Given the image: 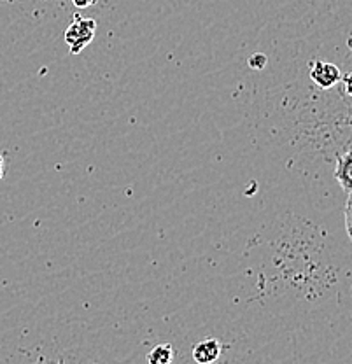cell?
<instances>
[{
    "mask_svg": "<svg viewBox=\"0 0 352 364\" xmlns=\"http://www.w3.org/2000/svg\"><path fill=\"white\" fill-rule=\"evenodd\" d=\"M221 343L215 338H206L193 347V359L198 364H214L221 355Z\"/></svg>",
    "mask_w": 352,
    "mask_h": 364,
    "instance_id": "obj_3",
    "label": "cell"
},
{
    "mask_svg": "<svg viewBox=\"0 0 352 364\" xmlns=\"http://www.w3.org/2000/svg\"><path fill=\"white\" fill-rule=\"evenodd\" d=\"M335 179L342 186L343 191L351 195V153L349 149L342 153L336 159V168H335Z\"/></svg>",
    "mask_w": 352,
    "mask_h": 364,
    "instance_id": "obj_4",
    "label": "cell"
},
{
    "mask_svg": "<svg viewBox=\"0 0 352 364\" xmlns=\"http://www.w3.org/2000/svg\"><path fill=\"white\" fill-rule=\"evenodd\" d=\"M174 348L170 343L156 345L153 350L147 354V364H172Z\"/></svg>",
    "mask_w": 352,
    "mask_h": 364,
    "instance_id": "obj_5",
    "label": "cell"
},
{
    "mask_svg": "<svg viewBox=\"0 0 352 364\" xmlns=\"http://www.w3.org/2000/svg\"><path fill=\"white\" fill-rule=\"evenodd\" d=\"M346 230H347V235L351 237V195H347V203H346Z\"/></svg>",
    "mask_w": 352,
    "mask_h": 364,
    "instance_id": "obj_7",
    "label": "cell"
},
{
    "mask_svg": "<svg viewBox=\"0 0 352 364\" xmlns=\"http://www.w3.org/2000/svg\"><path fill=\"white\" fill-rule=\"evenodd\" d=\"M72 2H74V6L75 7H90V6H93L95 2H97V0H72Z\"/></svg>",
    "mask_w": 352,
    "mask_h": 364,
    "instance_id": "obj_8",
    "label": "cell"
},
{
    "mask_svg": "<svg viewBox=\"0 0 352 364\" xmlns=\"http://www.w3.org/2000/svg\"><path fill=\"white\" fill-rule=\"evenodd\" d=\"M2 177H4V159L0 156V179H2Z\"/></svg>",
    "mask_w": 352,
    "mask_h": 364,
    "instance_id": "obj_9",
    "label": "cell"
},
{
    "mask_svg": "<svg viewBox=\"0 0 352 364\" xmlns=\"http://www.w3.org/2000/svg\"><path fill=\"white\" fill-rule=\"evenodd\" d=\"M95 32H97V21L92 18L75 16V20L65 30V43L69 46L70 55H79L86 46H90Z\"/></svg>",
    "mask_w": 352,
    "mask_h": 364,
    "instance_id": "obj_1",
    "label": "cell"
},
{
    "mask_svg": "<svg viewBox=\"0 0 352 364\" xmlns=\"http://www.w3.org/2000/svg\"><path fill=\"white\" fill-rule=\"evenodd\" d=\"M310 79L314 81V85L321 90H329L333 86H336V82H340V68L333 63L323 62V60H314L310 63V70H309Z\"/></svg>",
    "mask_w": 352,
    "mask_h": 364,
    "instance_id": "obj_2",
    "label": "cell"
},
{
    "mask_svg": "<svg viewBox=\"0 0 352 364\" xmlns=\"http://www.w3.org/2000/svg\"><path fill=\"white\" fill-rule=\"evenodd\" d=\"M267 62L268 58L267 55H263V53H256V55L249 56V67L255 68V70H261V68H265Z\"/></svg>",
    "mask_w": 352,
    "mask_h": 364,
    "instance_id": "obj_6",
    "label": "cell"
}]
</instances>
